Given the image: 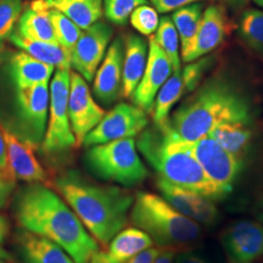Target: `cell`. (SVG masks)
I'll list each match as a JSON object with an SVG mask.
<instances>
[{
  "label": "cell",
  "instance_id": "44dd1931",
  "mask_svg": "<svg viewBox=\"0 0 263 263\" xmlns=\"http://www.w3.org/2000/svg\"><path fill=\"white\" fill-rule=\"evenodd\" d=\"M15 241L23 263H76L59 245L22 228Z\"/></svg>",
  "mask_w": 263,
  "mask_h": 263
},
{
  "label": "cell",
  "instance_id": "c3c4849f",
  "mask_svg": "<svg viewBox=\"0 0 263 263\" xmlns=\"http://www.w3.org/2000/svg\"><path fill=\"white\" fill-rule=\"evenodd\" d=\"M0 263H10L8 261H5V260H0Z\"/></svg>",
  "mask_w": 263,
  "mask_h": 263
},
{
  "label": "cell",
  "instance_id": "bcb514c9",
  "mask_svg": "<svg viewBox=\"0 0 263 263\" xmlns=\"http://www.w3.org/2000/svg\"><path fill=\"white\" fill-rule=\"evenodd\" d=\"M257 218H258V221H259V223H260V224L263 226V212L258 215Z\"/></svg>",
  "mask_w": 263,
  "mask_h": 263
},
{
  "label": "cell",
  "instance_id": "3957f363",
  "mask_svg": "<svg viewBox=\"0 0 263 263\" xmlns=\"http://www.w3.org/2000/svg\"><path fill=\"white\" fill-rule=\"evenodd\" d=\"M228 122L252 123L251 104L232 81L216 76L196 89L161 126L180 141L194 142Z\"/></svg>",
  "mask_w": 263,
  "mask_h": 263
},
{
  "label": "cell",
  "instance_id": "ffe728a7",
  "mask_svg": "<svg viewBox=\"0 0 263 263\" xmlns=\"http://www.w3.org/2000/svg\"><path fill=\"white\" fill-rule=\"evenodd\" d=\"M153 244L151 237L141 229L124 228L113 237L104 250L96 252L88 263H126Z\"/></svg>",
  "mask_w": 263,
  "mask_h": 263
},
{
  "label": "cell",
  "instance_id": "ab89813d",
  "mask_svg": "<svg viewBox=\"0 0 263 263\" xmlns=\"http://www.w3.org/2000/svg\"><path fill=\"white\" fill-rule=\"evenodd\" d=\"M0 171L10 173L9 168H8V160H7L6 143H5V140H4V136H3L1 127H0Z\"/></svg>",
  "mask_w": 263,
  "mask_h": 263
},
{
  "label": "cell",
  "instance_id": "7402d4cb",
  "mask_svg": "<svg viewBox=\"0 0 263 263\" xmlns=\"http://www.w3.org/2000/svg\"><path fill=\"white\" fill-rule=\"evenodd\" d=\"M124 39L122 97L131 98L143 76L147 57L148 42L135 33H128Z\"/></svg>",
  "mask_w": 263,
  "mask_h": 263
},
{
  "label": "cell",
  "instance_id": "8992f818",
  "mask_svg": "<svg viewBox=\"0 0 263 263\" xmlns=\"http://www.w3.org/2000/svg\"><path fill=\"white\" fill-rule=\"evenodd\" d=\"M129 219L161 249L182 248L202 236V228L173 207L162 196L139 191L134 196Z\"/></svg>",
  "mask_w": 263,
  "mask_h": 263
},
{
  "label": "cell",
  "instance_id": "e0dca14e",
  "mask_svg": "<svg viewBox=\"0 0 263 263\" xmlns=\"http://www.w3.org/2000/svg\"><path fill=\"white\" fill-rule=\"evenodd\" d=\"M124 39L115 38L106 51L94 77L93 94L104 105H110L122 96Z\"/></svg>",
  "mask_w": 263,
  "mask_h": 263
},
{
  "label": "cell",
  "instance_id": "7dc6e473",
  "mask_svg": "<svg viewBox=\"0 0 263 263\" xmlns=\"http://www.w3.org/2000/svg\"><path fill=\"white\" fill-rule=\"evenodd\" d=\"M3 53V41H0V58L2 56Z\"/></svg>",
  "mask_w": 263,
  "mask_h": 263
},
{
  "label": "cell",
  "instance_id": "e575fe53",
  "mask_svg": "<svg viewBox=\"0 0 263 263\" xmlns=\"http://www.w3.org/2000/svg\"><path fill=\"white\" fill-rule=\"evenodd\" d=\"M213 62L214 57H203L196 61L187 63L186 66L181 68L187 94L194 92L197 89L203 76L207 72L209 67L213 65Z\"/></svg>",
  "mask_w": 263,
  "mask_h": 263
},
{
  "label": "cell",
  "instance_id": "ee69618b",
  "mask_svg": "<svg viewBox=\"0 0 263 263\" xmlns=\"http://www.w3.org/2000/svg\"><path fill=\"white\" fill-rule=\"evenodd\" d=\"M0 260H5V261H8V262L13 261V256L6 250H4L1 247V245H0Z\"/></svg>",
  "mask_w": 263,
  "mask_h": 263
},
{
  "label": "cell",
  "instance_id": "836d02e7",
  "mask_svg": "<svg viewBox=\"0 0 263 263\" xmlns=\"http://www.w3.org/2000/svg\"><path fill=\"white\" fill-rule=\"evenodd\" d=\"M23 11V0H0V41L9 37Z\"/></svg>",
  "mask_w": 263,
  "mask_h": 263
},
{
  "label": "cell",
  "instance_id": "cb8c5ba5",
  "mask_svg": "<svg viewBox=\"0 0 263 263\" xmlns=\"http://www.w3.org/2000/svg\"><path fill=\"white\" fill-rule=\"evenodd\" d=\"M7 39L20 50L44 64L55 68L70 69V53L58 43L30 40L22 36L15 28Z\"/></svg>",
  "mask_w": 263,
  "mask_h": 263
},
{
  "label": "cell",
  "instance_id": "f907efd6",
  "mask_svg": "<svg viewBox=\"0 0 263 263\" xmlns=\"http://www.w3.org/2000/svg\"><path fill=\"white\" fill-rule=\"evenodd\" d=\"M46 1H50V0H46Z\"/></svg>",
  "mask_w": 263,
  "mask_h": 263
},
{
  "label": "cell",
  "instance_id": "d590c367",
  "mask_svg": "<svg viewBox=\"0 0 263 263\" xmlns=\"http://www.w3.org/2000/svg\"><path fill=\"white\" fill-rule=\"evenodd\" d=\"M16 190V179L8 173L0 171V210L6 207Z\"/></svg>",
  "mask_w": 263,
  "mask_h": 263
},
{
  "label": "cell",
  "instance_id": "7c38bea8",
  "mask_svg": "<svg viewBox=\"0 0 263 263\" xmlns=\"http://www.w3.org/2000/svg\"><path fill=\"white\" fill-rule=\"evenodd\" d=\"M67 108L76 146H81L86 136L101 122L106 112L96 103L87 81L74 71H70Z\"/></svg>",
  "mask_w": 263,
  "mask_h": 263
},
{
  "label": "cell",
  "instance_id": "30bf717a",
  "mask_svg": "<svg viewBox=\"0 0 263 263\" xmlns=\"http://www.w3.org/2000/svg\"><path fill=\"white\" fill-rule=\"evenodd\" d=\"M148 125L147 113L135 104L120 103L104 114L85 138V147L139 136Z\"/></svg>",
  "mask_w": 263,
  "mask_h": 263
},
{
  "label": "cell",
  "instance_id": "74e56055",
  "mask_svg": "<svg viewBox=\"0 0 263 263\" xmlns=\"http://www.w3.org/2000/svg\"><path fill=\"white\" fill-rule=\"evenodd\" d=\"M160 250H161V248L157 249V248L151 247V248L142 251L140 254L135 255L126 263H154L157 255L159 254Z\"/></svg>",
  "mask_w": 263,
  "mask_h": 263
},
{
  "label": "cell",
  "instance_id": "f546056e",
  "mask_svg": "<svg viewBox=\"0 0 263 263\" xmlns=\"http://www.w3.org/2000/svg\"><path fill=\"white\" fill-rule=\"evenodd\" d=\"M239 33L250 47L263 55L262 10H246L239 22Z\"/></svg>",
  "mask_w": 263,
  "mask_h": 263
},
{
  "label": "cell",
  "instance_id": "ac0fdd59",
  "mask_svg": "<svg viewBox=\"0 0 263 263\" xmlns=\"http://www.w3.org/2000/svg\"><path fill=\"white\" fill-rule=\"evenodd\" d=\"M1 129L6 143L8 168L14 179L26 183H45L47 173L35 157V149L6 129Z\"/></svg>",
  "mask_w": 263,
  "mask_h": 263
},
{
  "label": "cell",
  "instance_id": "8fae6325",
  "mask_svg": "<svg viewBox=\"0 0 263 263\" xmlns=\"http://www.w3.org/2000/svg\"><path fill=\"white\" fill-rule=\"evenodd\" d=\"M112 36V28L101 21L81 32L70 52V67H73L87 82L94 80Z\"/></svg>",
  "mask_w": 263,
  "mask_h": 263
},
{
  "label": "cell",
  "instance_id": "4fadbf2b",
  "mask_svg": "<svg viewBox=\"0 0 263 263\" xmlns=\"http://www.w3.org/2000/svg\"><path fill=\"white\" fill-rule=\"evenodd\" d=\"M156 185L162 197L180 214L198 224L213 227L219 221L220 214L214 200L161 178L157 179Z\"/></svg>",
  "mask_w": 263,
  "mask_h": 263
},
{
  "label": "cell",
  "instance_id": "d6a6232c",
  "mask_svg": "<svg viewBox=\"0 0 263 263\" xmlns=\"http://www.w3.org/2000/svg\"><path fill=\"white\" fill-rule=\"evenodd\" d=\"M158 12L148 4H143L133 11L130 23L133 28L142 35L151 36L155 33L159 26Z\"/></svg>",
  "mask_w": 263,
  "mask_h": 263
},
{
  "label": "cell",
  "instance_id": "4dcf8cb0",
  "mask_svg": "<svg viewBox=\"0 0 263 263\" xmlns=\"http://www.w3.org/2000/svg\"><path fill=\"white\" fill-rule=\"evenodd\" d=\"M49 15L58 44L70 53L80 36L82 29L59 10L50 8Z\"/></svg>",
  "mask_w": 263,
  "mask_h": 263
},
{
  "label": "cell",
  "instance_id": "f6af8a7d",
  "mask_svg": "<svg viewBox=\"0 0 263 263\" xmlns=\"http://www.w3.org/2000/svg\"><path fill=\"white\" fill-rule=\"evenodd\" d=\"M254 1L256 5H258L259 7H261L263 9V0H254Z\"/></svg>",
  "mask_w": 263,
  "mask_h": 263
},
{
  "label": "cell",
  "instance_id": "484cf974",
  "mask_svg": "<svg viewBox=\"0 0 263 263\" xmlns=\"http://www.w3.org/2000/svg\"><path fill=\"white\" fill-rule=\"evenodd\" d=\"M48 3L82 30L99 22L104 13V0H50Z\"/></svg>",
  "mask_w": 263,
  "mask_h": 263
},
{
  "label": "cell",
  "instance_id": "b9f144b4",
  "mask_svg": "<svg viewBox=\"0 0 263 263\" xmlns=\"http://www.w3.org/2000/svg\"><path fill=\"white\" fill-rule=\"evenodd\" d=\"M10 234V223L6 217L0 215V245L3 244Z\"/></svg>",
  "mask_w": 263,
  "mask_h": 263
},
{
  "label": "cell",
  "instance_id": "2e32d148",
  "mask_svg": "<svg viewBox=\"0 0 263 263\" xmlns=\"http://www.w3.org/2000/svg\"><path fill=\"white\" fill-rule=\"evenodd\" d=\"M221 243L233 263H252L263 255V226L253 220H238L221 235Z\"/></svg>",
  "mask_w": 263,
  "mask_h": 263
},
{
  "label": "cell",
  "instance_id": "52a82bcc",
  "mask_svg": "<svg viewBox=\"0 0 263 263\" xmlns=\"http://www.w3.org/2000/svg\"><path fill=\"white\" fill-rule=\"evenodd\" d=\"M83 163L89 174L96 179L124 188L135 187L148 176V171L139 155L134 138L87 147Z\"/></svg>",
  "mask_w": 263,
  "mask_h": 263
},
{
  "label": "cell",
  "instance_id": "8d00e7d4",
  "mask_svg": "<svg viewBox=\"0 0 263 263\" xmlns=\"http://www.w3.org/2000/svg\"><path fill=\"white\" fill-rule=\"evenodd\" d=\"M206 0H151L154 8L158 13L166 14L179 9L180 7L190 5L197 2H203Z\"/></svg>",
  "mask_w": 263,
  "mask_h": 263
},
{
  "label": "cell",
  "instance_id": "60d3db41",
  "mask_svg": "<svg viewBox=\"0 0 263 263\" xmlns=\"http://www.w3.org/2000/svg\"><path fill=\"white\" fill-rule=\"evenodd\" d=\"M176 254V250L161 249L154 263H175Z\"/></svg>",
  "mask_w": 263,
  "mask_h": 263
},
{
  "label": "cell",
  "instance_id": "4316f807",
  "mask_svg": "<svg viewBox=\"0 0 263 263\" xmlns=\"http://www.w3.org/2000/svg\"><path fill=\"white\" fill-rule=\"evenodd\" d=\"M187 94L185 82L181 73V67L179 70L173 71L172 76L161 87L158 94L155 98L152 116L155 126H161L168 121L170 113L174 105L179 100Z\"/></svg>",
  "mask_w": 263,
  "mask_h": 263
},
{
  "label": "cell",
  "instance_id": "681fc988",
  "mask_svg": "<svg viewBox=\"0 0 263 263\" xmlns=\"http://www.w3.org/2000/svg\"><path fill=\"white\" fill-rule=\"evenodd\" d=\"M261 205L263 206V197L262 199H261Z\"/></svg>",
  "mask_w": 263,
  "mask_h": 263
},
{
  "label": "cell",
  "instance_id": "f1b7e54d",
  "mask_svg": "<svg viewBox=\"0 0 263 263\" xmlns=\"http://www.w3.org/2000/svg\"><path fill=\"white\" fill-rule=\"evenodd\" d=\"M153 35V34H152ZM154 40L169 58L174 71L179 70L181 67L179 55V37L173 21L169 16H163L160 19L159 26L155 34Z\"/></svg>",
  "mask_w": 263,
  "mask_h": 263
},
{
  "label": "cell",
  "instance_id": "6da1fadb",
  "mask_svg": "<svg viewBox=\"0 0 263 263\" xmlns=\"http://www.w3.org/2000/svg\"><path fill=\"white\" fill-rule=\"evenodd\" d=\"M20 228L59 245L76 263H88L99 244L72 209L44 183H26L11 200Z\"/></svg>",
  "mask_w": 263,
  "mask_h": 263
},
{
  "label": "cell",
  "instance_id": "9a60e30c",
  "mask_svg": "<svg viewBox=\"0 0 263 263\" xmlns=\"http://www.w3.org/2000/svg\"><path fill=\"white\" fill-rule=\"evenodd\" d=\"M173 71L169 58L156 43L153 35H151L146 66L141 82L131 97L135 105L146 113H151L161 87L172 76Z\"/></svg>",
  "mask_w": 263,
  "mask_h": 263
},
{
  "label": "cell",
  "instance_id": "1f68e13d",
  "mask_svg": "<svg viewBox=\"0 0 263 263\" xmlns=\"http://www.w3.org/2000/svg\"><path fill=\"white\" fill-rule=\"evenodd\" d=\"M147 3L148 0H104V16L114 25L124 26L134 10Z\"/></svg>",
  "mask_w": 263,
  "mask_h": 263
},
{
  "label": "cell",
  "instance_id": "d6986e66",
  "mask_svg": "<svg viewBox=\"0 0 263 263\" xmlns=\"http://www.w3.org/2000/svg\"><path fill=\"white\" fill-rule=\"evenodd\" d=\"M55 67L44 64L24 51L12 52L5 58L0 77L17 87H29L50 82Z\"/></svg>",
  "mask_w": 263,
  "mask_h": 263
},
{
  "label": "cell",
  "instance_id": "7a4b0ae2",
  "mask_svg": "<svg viewBox=\"0 0 263 263\" xmlns=\"http://www.w3.org/2000/svg\"><path fill=\"white\" fill-rule=\"evenodd\" d=\"M54 185L98 243L105 247L127 226L134 203L127 188L96 183L72 169L62 172Z\"/></svg>",
  "mask_w": 263,
  "mask_h": 263
},
{
  "label": "cell",
  "instance_id": "7bdbcfd3",
  "mask_svg": "<svg viewBox=\"0 0 263 263\" xmlns=\"http://www.w3.org/2000/svg\"><path fill=\"white\" fill-rule=\"evenodd\" d=\"M222 1L229 7L234 8V9H239V8L244 7L250 0H222Z\"/></svg>",
  "mask_w": 263,
  "mask_h": 263
},
{
  "label": "cell",
  "instance_id": "277c9868",
  "mask_svg": "<svg viewBox=\"0 0 263 263\" xmlns=\"http://www.w3.org/2000/svg\"><path fill=\"white\" fill-rule=\"evenodd\" d=\"M136 143L141 155L158 174V178L215 202L226 199L198 163L189 142L175 138L164 127L154 125L141 132Z\"/></svg>",
  "mask_w": 263,
  "mask_h": 263
},
{
  "label": "cell",
  "instance_id": "d4e9b609",
  "mask_svg": "<svg viewBox=\"0 0 263 263\" xmlns=\"http://www.w3.org/2000/svg\"><path fill=\"white\" fill-rule=\"evenodd\" d=\"M208 136L226 151L242 159L253 139V130L251 123H222L215 127Z\"/></svg>",
  "mask_w": 263,
  "mask_h": 263
},
{
  "label": "cell",
  "instance_id": "5bb4252c",
  "mask_svg": "<svg viewBox=\"0 0 263 263\" xmlns=\"http://www.w3.org/2000/svg\"><path fill=\"white\" fill-rule=\"evenodd\" d=\"M230 22L221 5H210L203 12L197 33L189 47L181 53L182 61L187 64L206 57L216 50L229 34Z\"/></svg>",
  "mask_w": 263,
  "mask_h": 263
},
{
  "label": "cell",
  "instance_id": "f35d334b",
  "mask_svg": "<svg viewBox=\"0 0 263 263\" xmlns=\"http://www.w3.org/2000/svg\"><path fill=\"white\" fill-rule=\"evenodd\" d=\"M175 263H208L202 256L189 251H182L176 254Z\"/></svg>",
  "mask_w": 263,
  "mask_h": 263
},
{
  "label": "cell",
  "instance_id": "83f0119b",
  "mask_svg": "<svg viewBox=\"0 0 263 263\" xmlns=\"http://www.w3.org/2000/svg\"><path fill=\"white\" fill-rule=\"evenodd\" d=\"M204 10V3L197 2L174 11L171 19L179 34L181 53L189 47L195 37Z\"/></svg>",
  "mask_w": 263,
  "mask_h": 263
},
{
  "label": "cell",
  "instance_id": "9c48e42d",
  "mask_svg": "<svg viewBox=\"0 0 263 263\" xmlns=\"http://www.w3.org/2000/svg\"><path fill=\"white\" fill-rule=\"evenodd\" d=\"M189 144L208 178L227 197L243 167L242 159L226 151L208 135Z\"/></svg>",
  "mask_w": 263,
  "mask_h": 263
},
{
  "label": "cell",
  "instance_id": "ba28073f",
  "mask_svg": "<svg viewBox=\"0 0 263 263\" xmlns=\"http://www.w3.org/2000/svg\"><path fill=\"white\" fill-rule=\"evenodd\" d=\"M70 69L57 68L50 86L49 114L44 140L40 151L48 159H59L76 146L68 117Z\"/></svg>",
  "mask_w": 263,
  "mask_h": 263
},
{
  "label": "cell",
  "instance_id": "5b68a950",
  "mask_svg": "<svg viewBox=\"0 0 263 263\" xmlns=\"http://www.w3.org/2000/svg\"><path fill=\"white\" fill-rule=\"evenodd\" d=\"M49 82L17 87L0 77V126L35 151L47 129Z\"/></svg>",
  "mask_w": 263,
  "mask_h": 263
},
{
  "label": "cell",
  "instance_id": "603a6c76",
  "mask_svg": "<svg viewBox=\"0 0 263 263\" xmlns=\"http://www.w3.org/2000/svg\"><path fill=\"white\" fill-rule=\"evenodd\" d=\"M50 6L46 0H33L22 12L16 30L30 40L58 43L50 19Z\"/></svg>",
  "mask_w": 263,
  "mask_h": 263
}]
</instances>
